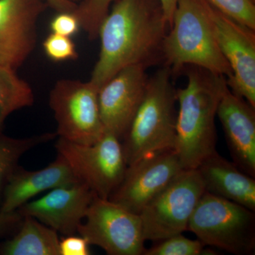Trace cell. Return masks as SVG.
I'll list each match as a JSON object with an SVG mask.
<instances>
[{"label":"cell","instance_id":"6da1fadb","mask_svg":"<svg viewBox=\"0 0 255 255\" xmlns=\"http://www.w3.org/2000/svg\"><path fill=\"white\" fill-rule=\"evenodd\" d=\"M169 28L159 0H117L99 28L100 53L90 81L100 88L126 67L156 63Z\"/></svg>","mask_w":255,"mask_h":255},{"label":"cell","instance_id":"7a4b0ae2","mask_svg":"<svg viewBox=\"0 0 255 255\" xmlns=\"http://www.w3.org/2000/svg\"><path fill=\"white\" fill-rule=\"evenodd\" d=\"M187 83L176 90L179 112L176 120V143L184 169H196L216 151L215 120L226 78L196 66H187Z\"/></svg>","mask_w":255,"mask_h":255},{"label":"cell","instance_id":"3957f363","mask_svg":"<svg viewBox=\"0 0 255 255\" xmlns=\"http://www.w3.org/2000/svg\"><path fill=\"white\" fill-rule=\"evenodd\" d=\"M162 59L173 75L196 66L228 80L232 71L220 50L204 0H177Z\"/></svg>","mask_w":255,"mask_h":255},{"label":"cell","instance_id":"277c9868","mask_svg":"<svg viewBox=\"0 0 255 255\" xmlns=\"http://www.w3.org/2000/svg\"><path fill=\"white\" fill-rule=\"evenodd\" d=\"M167 66L149 77L145 95L122 139L128 165L175 147L176 90Z\"/></svg>","mask_w":255,"mask_h":255},{"label":"cell","instance_id":"5b68a950","mask_svg":"<svg viewBox=\"0 0 255 255\" xmlns=\"http://www.w3.org/2000/svg\"><path fill=\"white\" fill-rule=\"evenodd\" d=\"M187 231L205 246L236 255L255 252V212L205 191L196 206Z\"/></svg>","mask_w":255,"mask_h":255},{"label":"cell","instance_id":"8992f818","mask_svg":"<svg viewBox=\"0 0 255 255\" xmlns=\"http://www.w3.org/2000/svg\"><path fill=\"white\" fill-rule=\"evenodd\" d=\"M55 147L79 180L102 199H109L127 171L122 141L112 132L106 131L100 140L91 145L59 137Z\"/></svg>","mask_w":255,"mask_h":255},{"label":"cell","instance_id":"52a82bcc","mask_svg":"<svg viewBox=\"0 0 255 255\" xmlns=\"http://www.w3.org/2000/svg\"><path fill=\"white\" fill-rule=\"evenodd\" d=\"M205 191L197 169L182 170L139 214L145 241L158 242L187 231Z\"/></svg>","mask_w":255,"mask_h":255},{"label":"cell","instance_id":"ba28073f","mask_svg":"<svg viewBox=\"0 0 255 255\" xmlns=\"http://www.w3.org/2000/svg\"><path fill=\"white\" fill-rule=\"evenodd\" d=\"M99 87L92 82L63 79L50 93L49 105L57 123V135L91 145L105 135L98 102Z\"/></svg>","mask_w":255,"mask_h":255},{"label":"cell","instance_id":"9c48e42d","mask_svg":"<svg viewBox=\"0 0 255 255\" xmlns=\"http://www.w3.org/2000/svg\"><path fill=\"white\" fill-rule=\"evenodd\" d=\"M78 233L109 255H142L145 238L140 215L94 196Z\"/></svg>","mask_w":255,"mask_h":255},{"label":"cell","instance_id":"30bf717a","mask_svg":"<svg viewBox=\"0 0 255 255\" xmlns=\"http://www.w3.org/2000/svg\"><path fill=\"white\" fill-rule=\"evenodd\" d=\"M204 2L220 50L232 71L228 86L255 107V30L223 14L207 0Z\"/></svg>","mask_w":255,"mask_h":255},{"label":"cell","instance_id":"8fae6325","mask_svg":"<svg viewBox=\"0 0 255 255\" xmlns=\"http://www.w3.org/2000/svg\"><path fill=\"white\" fill-rule=\"evenodd\" d=\"M182 170L174 149L152 154L128 165L123 179L108 199L139 215Z\"/></svg>","mask_w":255,"mask_h":255},{"label":"cell","instance_id":"7c38bea8","mask_svg":"<svg viewBox=\"0 0 255 255\" xmlns=\"http://www.w3.org/2000/svg\"><path fill=\"white\" fill-rule=\"evenodd\" d=\"M147 68L144 64L126 67L99 88V108L105 131L121 141L145 95Z\"/></svg>","mask_w":255,"mask_h":255},{"label":"cell","instance_id":"4fadbf2b","mask_svg":"<svg viewBox=\"0 0 255 255\" xmlns=\"http://www.w3.org/2000/svg\"><path fill=\"white\" fill-rule=\"evenodd\" d=\"M48 5L44 0H0V65L13 70L36 47L37 23Z\"/></svg>","mask_w":255,"mask_h":255},{"label":"cell","instance_id":"5bb4252c","mask_svg":"<svg viewBox=\"0 0 255 255\" xmlns=\"http://www.w3.org/2000/svg\"><path fill=\"white\" fill-rule=\"evenodd\" d=\"M95 194L85 183L55 188L17 210L23 216L34 218L65 236L78 233Z\"/></svg>","mask_w":255,"mask_h":255},{"label":"cell","instance_id":"9a60e30c","mask_svg":"<svg viewBox=\"0 0 255 255\" xmlns=\"http://www.w3.org/2000/svg\"><path fill=\"white\" fill-rule=\"evenodd\" d=\"M217 117L233 163L255 178V107L233 93L227 85L220 100Z\"/></svg>","mask_w":255,"mask_h":255},{"label":"cell","instance_id":"2e32d148","mask_svg":"<svg viewBox=\"0 0 255 255\" xmlns=\"http://www.w3.org/2000/svg\"><path fill=\"white\" fill-rule=\"evenodd\" d=\"M80 182L61 155L45 168L28 171L17 167L10 176L2 192L0 214L17 211L43 191Z\"/></svg>","mask_w":255,"mask_h":255},{"label":"cell","instance_id":"e0dca14e","mask_svg":"<svg viewBox=\"0 0 255 255\" xmlns=\"http://www.w3.org/2000/svg\"><path fill=\"white\" fill-rule=\"evenodd\" d=\"M196 169L206 191L255 212V178L243 172L216 150L206 157Z\"/></svg>","mask_w":255,"mask_h":255},{"label":"cell","instance_id":"ac0fdd59","mask_svg":"<svg viewBox=\"0 0 255 255\" xmlns=\"http://www.w3.org/2000/svg\"><path fill=\"white\" fill-rule=\"evenodd\" d=\"M19 231L0 246L3 255H60L58 232L31 216H23Z\"/></svg>","mask_w":255,"mask_h":255},{"label":"cell","instance_id":"d6986e66","mask_svg":"<svg viewBox=\"0 0 255 255\" xmlns=\"http://www.w3.org/2000/svg\"><path fill=\"white\" fill-rule=\"evenodd\" d=\"M34 95L28 82L16 70L0 65V132L6 118L13 112L31 107Z\"/></svg>","mask_w":255,"mask_h":255},{"label":"cell","instance_id":"ffe728a7","mask_svg":"<svg viewBox=\"0 0 255 255\" xmlns=\"http://www.w3.org/2000/svg\"><path fill=\"white\" fill-rule=\"evenodd\" d=\"M56 136V132H47L26 138H14L0 132V195L2 194L10 176L17 168L21 156L36 146L49 142Z\"/></svg>","mask_w":255,"mask_h":255},{"label":"cell","instance_id":"44dd1931","mask_svg":"<svg viewBox=\"0 0 255 255\" xmlns=\"http://www.w3.org/2000/svg\"><path fill=\"white\" fill-rule=\"evenodd\" d=\"M206 247L199 240L189 239L180 233L157 242L155 246L145 249L142 255H216Z\"/></svg>","mask_w":255,"mask_h":255},{"label":"cell","instance_id":"7402d4cb","mask_svg":"<svg viewBox=\"0 0 255 255\" xmlns=\"http://www.w3.org/2000/svg\"><path fill=\"white\" fill-rule=\"evenodd\" d=\"M117 0H82L74 14L78 18L80 26L93 41L98 38L99 28L109 11L111 4Z\"/></svg>","mask_w":255,"mask_h":255},{"label":"cell","instance_id":"603a6c76","mask_svg":"<svg viewBox=\"0 0 255 255\" xmlns=\"http://www.w3.org/2000/svg\"><path fill=\"white\" fill-rule=\"evenodd\" d=\"M223 14L255 30L254 0H207Z\"/></svg>","mask_w":255,"mask_h":255},{"label":"cell","instance_id":"cb8c5ba5","mask_svg":"<svg viewBox=\"0 0 255 255\" xmlns=\"http://www.w3.org/2000/svg\"><path fill=\"white\" fill-rule=\"evenodd\" d=\"M43 48L46 56L56 63L78 58V50L71 37L51 33L43 41Z\"/></svg>","mask_w":255,"mask_h":255},{"label":"cell","instance_id":"d4e9b609","mask_svg":"<svg viewBox=\"0 0 255 255\" xmlns=\"http://www.w3.org/2000/svg\"><path fill=\"white\" fill-rule=\"evenodd\" d=\"M81 28L78 18L73 12H58L50 23L51 33L71 37Z\"/></svg>","mask_w":255,"mask_h":255},{"label":"cell","instance_id":"484cf974","mask_svg":"<svg viewBox=\"0 0 255 255\" xmlns=\"http://www.w3.org/2000/svg\"><path fill=\"white\" fill-rule=\"evenodd\" d=\"M90 245L85 238L75 235L65 236L60 240V255H89Z\"/></svg>","mask_w":255,"mask_h":255},{"label":"cell","instance_id":"4316f807","mask_svg":"<svg viewBox=\"0 0 255 255\" xmlns=\"http://www.w3.org/2000/svg\"><path fill=\"white\" fill-rule=\"evenodd\" d=\"M23 216L18 211L0 214V238L19 227Z\"/></svg>","mask_w":255,"mask_h":255},{"label":"cell","instance_id":"83f0119b","mask_svg":"<svg viewBox=\"0 0 255 255\" xmlns=\"http://www.w3.org/2000/svg\"><path fill=\"white\" fill-rule=\"evenodd\" d=\"M48 6L58 12H73L78 6V3L72 0H44Z\"/></svg>","mask_w":255,"mask_h":255},{"label":"cell","instance_id":"f1b7e54d","mask_svg":"<svg viewBox=\"0 0 255 255\" xmlns=\"http://www.w3.org/2000/svg\"><path fill=\"white\" fill-rule=\"evenodd\" d=\"M159 1L163 11L164 16L168 21L169 27H171L174 10L177 6V0H159Z\"/></svg>","mask_w":255,"mask_h":255},{"label":"cell","instance_id":"f546056e","mask_svg":"<svg viewBox=\"0 0 255 255\" xmlns=\"http://www.w3.org/2000/svg\"><path fill=\"white\" fill-rule=\"evenodd\" d=\"M72 1H74V2H78V1H81L82 0H72Z\"/></svg>","mask_w":255,"mask_h":255},{"label":"cell","instance_id":"4dcf8cb0","mask_svg":"<svg viewBox=\"0 0 255 255\" xmlns=\"http://www.w3.org/2000/svg\"><path fill=\"white\" fill-rule=\"evenodd\" d=\"M254 1H255V0H254Z\"/></svg>","mask_w":255,"mask_h":255}]
</instances>
